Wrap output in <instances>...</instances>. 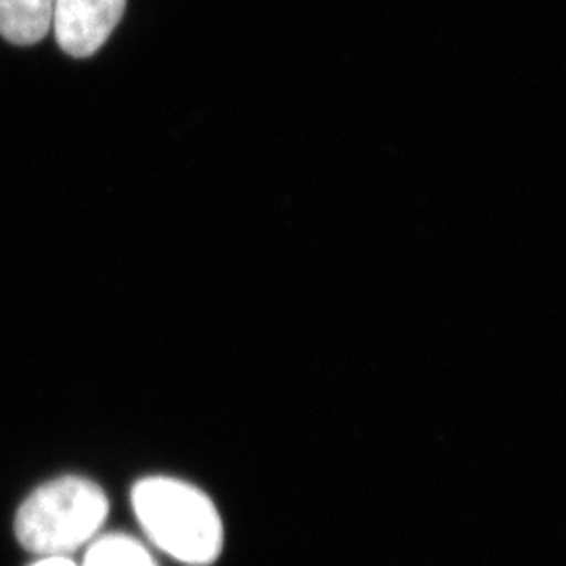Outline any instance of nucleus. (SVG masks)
<instances>
[{
    "instance_id": "1",
    "label": "nucleus",
    "mask_w": 566,
    "mask_h": 566,
    "mask_svg": "<svg viewBox=\"0 0 566 566\" xmlns=\"http://www.w3.org/2000/svg\"><path fill=\"white\" fill-rule=\"evenodd\" d=\"M133 510L149 542L172 560L187 566L219 560L223 521L202 489L172 476H149L133 489Z\"/></svg>"
},
{
    "instance_id": "2",
    "label": "nucleus",
    "mask_w": 566,
    "mask_h": 566,
    "mask_svg": "<svg viewBox=\"0 0 566 566\" xmlns=\"http://www.w3.org/2000/svg\"><path fill=\"white\" fill-rule=\"evenodd\" d=\"M109 512L99 485L82 476H61L39 486L18 510L21 546L39 556H67L88 546Z\"/></svg>"
},
{
    "instance_id": "3",
    "label": "nucleus",
    "mask_w": 566,
    "mask_h": 566,
    "mask_svg": "<svg viewBox=\"0 0 566 566\" xmlns=\"http://www.w3.org/2000/svg\"><path fill=\"white\" fill-rule=\"evenodd\" d=\"M126 9V0H55L53 23L61 49L91 57L102 49Z\"/></svg>"
},
{
    "instance_id": "4",
    "label": "nucleus",
    "mask_w": 566,
    "mask_h": 566,
    "mask_svg": "<svg viewBox=\"0 0 566 566\" xmlns=\"http://www.w3.org/2000/svg\"><path fill=\"white\" fill-rule=\"evenodd\" d=\"M55 0H0V34L18 46L44 39L53 23Z\"/></svg>"
},
{
    "instance_id": "5",
    "label": "nucleus",
    "mask_w": 566,
    "mask_h": 566,
    "mask_svg": "<svg viewBox=\"0 0 566 566\" xmlns=\"http://www.w3.org/2000/svg\"><path fill=\"white\" fill-rule=\"evenodd\" d=\"M81 566H158L142 542L128 535H105L86 547Z\"/></svg>"
},
{
    "instance_id": "6",
    "label": "nucleus",
    "mask_w": 566,
    "mask_h": 566,
    "mask_svg": "<svg viewBox=\"0 0 566 566\" xmlns=\"http://www.w3.org/2000/svg\"><path fill=\"white\" fill-rule=\"evenodd\" d=\"M30 566H81L74 563L70 556H41L34 565Z\"/></svg>"
}]
</instances>
